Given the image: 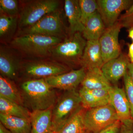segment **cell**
Returning <instances> with one entry per match:
<instances>
[{
	"instance_id": "cell-1",
	"label": "cell",
	"mask_w": 133,
	"mask_h": 133,
	"mask_svg": "<svg viewBox=\"0 0 133 133\" xmlns=\"http://www.w3.org/2000/svg\"><path fill=\"white\" fill-rule=\"evenodd\" d=\"M20 90L24 105L31 112L52 108L58 99L56 92L44 79H27L21 84Z\"/></svg>"
},
{
	"instance_id": "cell-2",
	"label": "cell",
	"mask_w": 133,
	"mask_h": 133,
	"mask_svg": "<svg viewBox=\"0 0 133 133\" xmlns=\"http://www.w3.org/2000/svg\"><path fill=\"white\" fill-rule=\"evenodd\" d=\"M64 40L55 37L27 35L15 37L10 46L22 55L42 59L50 57L53 48Z\"/></svg>"
},
{
	"instance_id": "cell-3",
	"label": "cell",
	"mask_w": 133,
	"mask_h": 133,
	"mask_svg": "<svg viewBox=\"0 0 133 133\" xmlns=\"http://www.w3.org/2000/svg\"><path fill=\"white\" fill-rule=\"evenodd\" d=\"M87 42L82 33L78 32L70 35L53 48L50 57L70 68L81 66Z\"/></svg>"
},
{
	"instance_id": "cell-4",
	"label": "cell",
	"mask_w": 133,
	"mask_h": 133,
	"mask_svg": "<svg viewBox=\"0 0 133 133\" xmlns=\"http://www.w3.org/2000/svg\"><path fill=\"white\" fill-rule=\"evenodd\" d=\"M82 107L78 92L76 90L65 91L52 107L51 131L58 132Z\"/></svg>"
},
{
	"instance_id": "cell-5",
	"label": "cell",
	"mask_w": 133,
	"mask_h": 133,
	"mask_svg": "<svg viewBox=\"0 0 133 133\" xmlns=\"http://www.w3.org/2000/svg\"><path fill=\"white\" fill-rule=\"evenodd\" d=\"M70 68L51 58L23 61L19 75L28 79H45L66 73Z\"/></svg>"
},
{
	"instance_id": "cell-6",
	"label": "cell",
	"mask_w": 133,
	"mask_h": 133,
	"mask_svg": "<svg viewBox=\"0 0 133 133\" xmlns=\"http://www.w3.org/2000/svg\"><path fill=\"white\" fill-rule=\"evenodd\" d=\"M65 33L62 12L59 9L46 15L32 26L18 30L15 37L35 35L64 39L66 38Z\"/></svg>"
},
{
	"instance_id": "cell-7",
	"label": "cell",
	"mask_w": 133,
	"mask_h": 133,
	"mask_svg": "<svg viewBox=\"0 0 133 133\" xmlns=\"http://www.w3.org/2000/svg\"><path fill=\"white\" fill-rule=\"evenodd\" d=\"M59 6L57 0L28 1L19 14L18 30L35 24L46 15L59 10Z\"/></svg>"
},
{
	"instance_id": "cell-8",
	"label": "cell",
	"mask_w": 133,
	"mask_h": 133,
	"mask_svg": "<svg viewBox=\"0 0 133 133\" xmlns=\"http://www.w3.org/2000/svg\"><path fill=\"white\" fill-rule=\"evenodd\" d=\"M83 121L89 133L102 131L119 121L114 108L111 104L84 111Z\"/></svg>"
},
{
	"instance_id": "cell-9",
	"label": "cell",
	"mask_w": 133,
	"mask_h": 133,
	"mask_svg": "<svg viewBox=\"0 0 133 133\" xmlns=\"http://www.w3.org/2000/svg\"><path fill=\"white\" fill-rule=\"evenodd\" d=\"M98 11L104 22L106 29L118 22L121 14L132 5V0H97Z\"/></svg>"
},
{
	"instance_id": "cell-10",
	"label": "cell",
	"mask_w": 133,
	"mask_h": 133,
	"mask_svg": "<svg viewBox=\"0 0 133 133\" xmlns=\"http://www.w3.org/2000/svg\"><path fill=\"white\" fill-rule=\"evenodd\" d=\"M10 46L1 45L0 72L1 76L16 80L19 76L22 60L19 52Z\"/></svg>"
},
{
	"instance_id": "cell-11",
	"label": "cell",
	"mask_w": 133,
	"mask_h": 133,
	"mask_svg": "<svg viewBox=\"0 0 133 133\" xmlns=\"http://www.w3.org/2000/svg\"><path fill=\"white\" fill-rule=\"evenodd\" d=\"M117 22L112 27L106 29L99 40L104 64L121 54L119 42V35L122 28Z\"/></svg>"
},
{
	"instance_id": "cell-12",
	"label": "cell",
	"mask_w": 133,
	"mask_h": 133,
	"mask_svg": "<svg viewBox=\"0 0 133 133\" xmlns=\"http://www.w3.org/2000/svg\"><path fill=\"white\" fill-rule=\"evenodd\" d=\"M110 104L114 108L119 121L126 126L133 125V118L124 88L112 86L109 90Z\"/></svg>"
},
{
	"instance_id": "cell-13",
	"label": "cell",
	"mask_w": 133,
	"mask_h": 133,
	"mask_svg": "<svg viewBox=\"0 0 133 133\" xmlns=\"http://www.w3.org/2000/svg\"><path fill=\"white\" fill-rule=\"evenodd\" d=\"M84 67L72 70L66 73L44 79L52 88L65 91L76 90L81 84L86 73Z\"/></svg>"
},
{
	"instance_id": "cell-14",
	"label": "cell",
	"mask_w": 133,
	"mask_h": 133,
	"mask_svg": "<svg viewBox=\"0 0 133 133\" xmlns=\"http://www.w3.org/2000/svg\"><path fill=\"white\" fill-rule=\"evenodd\" d=\"M130 63L128 57L121 53L119 56L105 63L101 68L105 77L110 83L115 84L124 77Z\"/></svg>"
},
{
	"instance_id": "cell-15",
	"label": "cell",
	"mask_w": 133,
	"mask_h": 133,
	"mask_svg": "<svg viewBox=\"0 0 133 133\" xmlns=\"http://www.w3.org/2000/svg\"><path fill=\"white\" fill-rule=\"evenodd\" d=\"M104 64L99 41H87L81 61V66L86 70L101 69Z\"/></svg>"
},
{
	"instance_id": "cell-16",
	"label": "cell",
	"mask_w": 133,
	"mask_h": 133,
	"mask_svg": "<svg viewBox=\"0 0 133 133\" xmlns=\"http://www.w3.org/2000/svg\"><path fill=\"white\" fill-rule=\"evenodd\" d=\"M64 9L69 23L70 35L82 33L84 26L81 21V10L78 0H65Z\"/></svg>"
},
{
	"instance_id": "cell-17",
	"label": "cell",
	"mask_w": 133,
	"mask_h": 133,
	"mask_svg": "<svg viewBox=\"0 0 133 133\" xmlns=\"http://www.w3.org/2000/svg\"><path fill=\"white\" fill-rule=\"evenodd\" d=\"M52 108L31 112L30 118V133H49L51 132Z\"/></svg>"
},
{
	"instance_id": "cell-18",
	"label": "cell",
	"mask_w": 133,
	"mask_h": 133,
	"mask_svg": "<svg viewBox=\"0 0 133 133\" xmlns=\"http://www.w3.org/2000/svg\"><path fill=\"white\" fill-rule=\"evenodd\" d=\"M82 87L88 90L106 89L109 90L112 86L98 68L87 70L86 73L81 84Z\"/></svg>"
},
{
	"instance_id": "cell-19",
	"label": "cell",
	"mask_w": 133,
	"mask_h": 133,
	"mask_svg": "<svg viewBox=\"0 0 133 133\" xmlns=\"http://www.w3.org/2000/svg\"><path fill=\"white\" fill-rule=\"evenodd\" d=\"M105 29L101 16L97 11L86 22L82 34L86 41H99Z\"/></svg>"
},
{
	"instance_id": "cell-20",
	"label": "cell",
	"mask_w": 133,
	"mask_h": 133,
	"mask_svg": "<svg viewBox=\"0 0 133 133\" xmlns=\"http://www.w3.org/2000/svg\"><path fill=\"white\" fill-rule=\"evenodd\" d=\"M19 16L11 17L0 11V40L1 43L11 42L18 28Z\"/></svg>"
},
{
	"instance_id": "cell-21",
	"label": "cell",
	"mask_w": 133,
	"mask_h": 133,
	"mask_svg": "<svg viewBox=\"0 0 133 133\" xmlns=\"http://www.w3.org/2000/svg\"><path fill=\"white\" fill-rule=\"evenodd\" d=\"M1 123L12 133H30V119L0 114Z\"/></svg>"
},
{
	"instance_id": "cell-22",
	"label": "cell",
	"mask_w": 133,
	"mask_h": 133,
	"mask_svg": "<svg viewBox=\"0 0 133 133\" xmlns=\"http://www.w3.org/2000/svg\"><path fill=\"white\" fill-rule=\"evenodd\" d=\"M0 97L24 106L21 93L14 81L0 76Z\"/></svg>"
},
{
	"instance_id": "cell-23",
	"label": "cell",
	"mask_w": 133,
	"mask_h": 133,
	"mask_svg": "<svg viewBox=\"0 0 133 133\" xmlns=\"http://www.w3.org/2000/svg\"><path fill=\"white\" fill-rule=\"evenodd\" d=\"M31 113L23 106L0 97V114L30 119Z\"/></svg>"
},
{
	"instance_id": "cell-24",
	"label": "cell",
	"mask_w": 133,
	"mask_h": 133,
	"mask_svg": "<svg viewBox=\"0 0 133 133\" xmlns=\"http://www.w3.org/2000/svg\"><path fill=\"white\" fill-rule=\"evenodd\" d=\"M84 109L82 107L79 108L63 126L58 133H89L83 121Z\"/></svg>"
},
{
	"instance_id": "cell-25",
	"label": "cell",
	"mask_w": 133,
	"mask_h": 133,
	"mask_svg": "<svg viewBox=\"0 0 133 133\" xmlns=\"http://www.w3.org/2000/svg\"><path fill=\"white\" fill-rule=\"evenodd\" d=\"M81 105L84 109H90L105 105L94 96L87 89L81 87L78 91Z\"/></svg>"
},
{
	"instance_id": "cell-26",
	"label": "cell",
	"mask_w": 133,
	"mask_h": 133,
	"mask_svg": "<svg viewBox=\"0 0 133 133\" xmlns=\"http://www.w3.org/2000/svg\"><path fill=\"white\" fill-rule=\"evenodd\" d=\"M81 21L84 26L90 17L98 11V5L95 0H79Z\"/></svg>"
},
{
	"instance_id": "cell-27",
	"label": "cell",
	"mask_w": 133,
	"mask_h": 133,
	"mask_svg": "<svg viewBox=\"0 0 133 133\" xmlns=\"http://www.w3.org/2000/svg\"><path fill=\"white\" fill-rule=\"evenodd\" d=\"M0 11L11 17L19 16V4L16 0H1Z\"/></svg>"
},
{
	"instance_id": "cell-28",
	"label": "cell",
	"mask_w": 133,
	"mask_h": 133,
	"mask_svg": "<svg viewBox=\"0 0 133 133\" xmlns=\"http://www.w3.org/2000/svg\"><path fill=\"white\" fill-rule=\"evenodd\" d=\"M123 78L124 88L129 103L131 115L133 118V84L129 76L128 71Z\"/></svg>"
},
{
	"instance_id": "cell-29",
	"label": "cell",
	"mask_w": 133,
	"mask_h": 133,
	"mask_svg": "<svg viewBox=\"0 0 133 133\" xmlns=\"http://www.w3.org/2000/svg\"><path fill=\"white\" fill-rule=\"evenodd\" d=\"M118 22L122 28H131L133 27V3L124 14L119 18Z\"/></svg>"
},
{
	"instance_id": "cell-30",
	"label": "cell",
	"mask_w": 133,
	"mask_h": 133,
	"mask_svg": "<svg viewBox=\"0 0 133 133\" xmlns=\"http://www.w3.org/2000/svg\"><path fill=\"white\" fill-rule=\"evenodd\" d=\"M88 90L91 94L103 102L104 104H110L109 90L106 89Z\"/></svg>"
},
{
	"instance_id": "cell-31",
	"label": "cell",
	"mask_w": 133,
	"mask_h": 133,
	"mask_svg": "<svg viewBox=\"0 0 133 133\" xmlns=\"http://www.w3.org/2000/svg\"><path fill=\"white\" fill-rule=\"evenodd\" d=\"M121 122L118 121L106 128L95 133H118L121 128Z\"/></svg>"
},
{
	"instance_id": "cell-32",
	"label": "cell",
	"mask_w": 133,
	"mask_h": 133,
	"mask_svg": "<svg viewBox=\"0 0 133 133\" xmlns=\"http://www.w3.org/2000/svg\"><path fill=\"white\" fill-rule=\"evenodd\" d=\"M118 133H133V125L126 126L122 124L121 128Z\"/></svg>"
},
{
	"instance_id": "cell-33",
	"label": "cell",
	"mask_w": 133,
	"mask_h": 133,
	"mask_svg": "<svg viewBox=\"0 0 133 133\" xmlns=\"http://www.w3.org/2000/svg\"><path fill=\"white\" fill-rule=\"evenodd\" d=\"M128 72L133 84V63L130 62L128 66Z\"/></svg>"
},
{
	"instance_id": "cell-34",
	"label": "cell",
	"mask_w": 133,
	"mask_h": 133,
	"mask_svg": "<svg viewBox=\"0 0 133 133\" xmlns=\"http://www.w3.org/2000/svg\"><path fill=\"white\" fill-rule=\"evenodd\" d=\"M128 57L131 63H133V43L128 45Z\"/></svg>"
},
{
	"instance_id": "cell-35",
	"label": "cell",
	"mask_w": 133,
	"mask_h": 133,
	"mask_svg": "<svg viewBox=\"0 0 133 133\" xmlns=\"http://www.w3.org/2000/svg\"><path fill=\"white\" fill-rule=\"evenodd\" d=\"M128 37L132 40L133 43V27L129 29Z\"/></svg>"
},
{
	"instance_id": "cell-36",
	"label": "cell",
	"mask_w": 133,
	"mask_h": 133,
	"mask_svg": "<svg viewBox=\"0 0 133 133\" xmlns=\"http://www.w3.org/2000/svg\"><path fill=\"white\" fill-rule=\"evenodd\" d=\"M49 133H58V132H55V131H51V132H50Z\"/></svg>"
}]
</instances>
